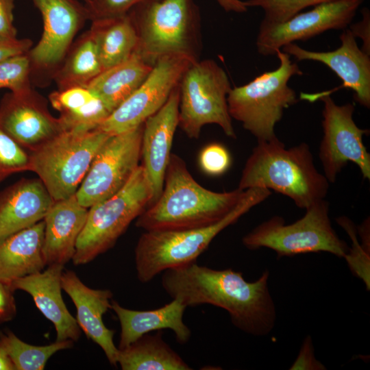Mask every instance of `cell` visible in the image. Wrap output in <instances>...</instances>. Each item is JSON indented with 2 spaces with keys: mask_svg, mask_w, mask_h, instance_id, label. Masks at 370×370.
I'll use <instances>...</instances> for the list:
<instances>
[{
  "mask_svg": "<svg viewBox=\"0 0 370 370\" xmlns=\"http://www.w3.org/2000/svg\"><path fill=\"white\" fill-rule=\"evenodd\" d=\"M32 1L41 14L43 32L29 57L37 66L49 68L64 57L88 13L78 0Z\"/></svg>",
  "mask_w": 370,
  "mask_h": 370,
  "instance_id": "2e32d148",
  "label": "cell"
},
{
  "mask_svg": "<svg viewBox=\"0 0 370 370\" xmlns=\"http://www.w3.org/2000/svg\"><path fill=\"white\" fill-rule=\"evenodd\" d=\"M143 125L109 136L101 145L75 193L80 205L89 208L127 184L140 165Z\"/></svg>",
  "mask_w": 370,
  "mask_h": 370,
  "instance_id": "8fae6325",
  "label": "cell"
},
{
  "mask_svg": "<svg viewBox=\"0 0 370 370\" xmlns=\"http://www.w3.org/2000/svg\"><path fill=\"white\" fill-rule=\"evenodd\" d=\"M55 201L38 179H23L0 193V243L44 219Z\"/></svg>",
  "mask_w": 370,
  "mask_h": 370,
  "instance_id": "44dd1931",
  "label": "cell"
},
{
  "mask_svg": "<svg viewBox=\"0 0 370 370\" xmlns=\"http://www.w3.org/2000/svg\"><path fill=\"white\" fill-rule=\"evenodd\" d=\"M31 61L26 54L11 57L0 63V88L20 93L30 89L29 73Z\"/></svg>",
  "mask_w": 370,
  "mask_h": 370,
  "instance_id": "d6a6232c",
  "label": "cell"
},
{
  "mask_svg": "<svg viewBox=\"0 0 370 370\" xmlns=\"http://www.w3.org/2000/svg\"><path fill=\"white\" fill-rule=\"evenodd\" d=\"M13 292L10 284L0 282V323L10 320L16 314Z\"/></svg>",
  "mask_w": 370,
  "mask_h": 370,
  "instance_id": "ab89813d",
  "label": "cell"
},
{
  "mask_svg": "<svg viewBox=\"0 0 370 370\" xmlns=\"http://www.w3.org/2000/svg\"><path fill=\"white\" fill-rule=\"evenodd\" d=\"M61 284L75 306L79 327L102 349L108 362L116 366L119 348L114 343L115 331L108 328L103 321V314L111 308L112 293L87 286L73 271H63Z\"/></svg>",
  "mask_w": 370,
  "mask_h": 370,
  "instance_id": "d6986e66",
  "label": "cell"
},
{
  "mask_svg": "<svg viewBox=\"0 0 370 370\" xmlns=\"http://www.w3.org/2000/svg\"><path fill=\"white\" fill-rule=\"evenodd\" d=\"M52 106L60 112L64 131L97 128L110 114L101 99L86 86H73L53 92Z\"/></svg>",
  "mask_w": 370,
  "mask_h": 370,
  "instance_id": "484cf974",
  "label": "cell"
},
{
  "mask_svg": "<svg viewBox=\"0 0 370 370\" xmlns=\"http://www.w3.org/2000/svg\"><path fill=\"white\" fill-rule=\"evenodd\" d=\"M150 0H90L85 5L92 20L113 17L128 13L136 5Z\"/></svg>",
  "mask_w": 370,
  "mask_h": 370,
  "instance_id": "d590c367",
  "label": "cell"
},
{
  "mask_svg": "<svg viewBox=\"0 0 370 370\" xmlns=\"http://www.w3.org/2000/svg\"><path fill=\"white\" fill-rule=\"evenodd\" d=\"M243 193L238 188L225 192L205 188L195 180L184 160L171 153L162 191L137 217L136 226L144 231L206 227L223 219Z\"/></svg>",
  "mask_w": 370,
  "mask_h": 370,
  "instance_id": "7a4b0ae2",
  "label": "cell"
},
{
  "mask_svg": "<svg viewBox=\"0 0 370 370\" xmlns=\"http://www.w3.org/2000/svg\"><path fill=\"white\" fill-rule=\"evenodd\" d=\"M275 54L280 61L275 70L232 88L227 97L231 118L241 122L258 142L277 138L275 127L284 109L298 101L295 91L288 83L293 76L301 75L303 72L288 53L280 49Z\"/></svg>",
  "mask_w": 370,
  "mask_h": 370,
  "instance_id": "8992f818",
  "label": "cell"
},
{
  "mask_svg": "<svg viewBox=\"0 0 370 370\" xmlns=\"http://www.w3.org/2000/svg\"><path fill=\"white\" fill-rule=\"evenodd\" d=\"M153 66L135 52L127 60L103 70L86 87L111 113L142 84Z\"/></svg>",
  "mask_w": 370,
  "mask_h": 370,
  "instance_id": "d4e9b609",
  "label": "cell"
},
{
  "mask_svg": "<svg viewBox=\"0 0 370 370\" xmlns=\"http://www.w3.org/2000/svg\"><path fill=\"white\" fill-rule=\"evenodd\" d=\"M129 13L138 38L136 52L147 62L153 66L167 56L199 60L200 14L194 0H150Z\"/></svg>",
  "mask_w": 370,
  "mask_h": 370,
  "instance_id": "5b68a950",
  "label": "cell"
},
{
  "mask_svg": "<svg viewBox=\"0 0 370 370\" xmlns=\"http://www.w3.org/2000/svg\"><path fill=\"white\" fill-rule=\"evenodd\" d=\"M47 267L45 270L19 278L10 285L14 291L21 290L32 296L38 310L53 324L56 341H77L80 328L62 297L64 265L54 264Z\"/></svg>",
  "mask_w": 370,
  "mask_h": 370,
  "instance_id": "ffe728a7",
  "label": "cell"
},
{
  "mask_svg": "<svg viewBox=\"0 0 370 370\" xmlns=\"http://www.w3.org/2000/svg\"><path fill=\"white\" fill-rule=\"evenodd\" d=\"M14 0H0V36L16 37L14 25Z\"/></svg>",
  "mask_w": 370,
  "mask_h": 370,
  "instance_id": "f35d334b",
  "label": "cell"
},
{
  "mask_svg": "<svg viewBox=\"0 0 370 370\" xmlns=\"http://www.w3.org/2000/svg\"><path fill=\"white\" fill-rule=\"evenodd\" d=\"M319 99L323 103V137L319 149L323 175L334 183L343 167L352 162L363 178L370 180V153L362 140L369 130L358 127L354 122V105H337L328 95Z\"/></svg>",
  "mask_w": 370,
  "mask_h": 370,
  "instance_id": "7c38bea8",
  "label": "cell"
},
{
  "mask_svg": "<svg viewBox=\"0 0 370 370\" xmlns=\"http://www.w3.org/2000/svg\"><path fill=\"white\" fill-rule=\"evenodd\" d=\"M90 30L97 45L103 70L127 60L136 51L138 38L129 12L92 20Z\"/></svg>",
  "mask_w": 370,
  "mask_h": 370,
  "instance_id": "4316f807",
  "label": "cell"
},
{
  "mask_svg": "<svg viewBox=\"0 0 370 370\" xmlns=\"http://www.w3.org/2000/svg\"><path fill=\"white\" fill-rule=\"evenodd\" d=\"M32 45L29 39L0 36V63L11 57L29 52Z\"/></svg>",
  "mask_w": 370,
  "mask_h": 370,
  "instance_id": "74e56055",
  "label": "cell"
},
{
  "mask_svg": "<svg viewBox=\"0 0 370 370\" xmlns=\"http://www.w3.org/2000/svg\"><path fill=\"white\" fill-rule=\"evenodd\" d=\"M84 2L85 5L88 4L90 0H82Z\"/></svg>",
  "mask_w": 370,
  "mask_h": 370,
  "instance_id": "ee69618b",
  "label": "cell"
},
{
  "mask_svg": "<svg viewBox=\"0 0 370 370\" xmlns=\"http://www.w3.org/2000/svg\"><path fill=\"white\" fill-rule=\"evenodd\" d=\"M191 63L190 60L176 56L158 59L142 84L97 128L112 136L143 124L166 103Z\"/></svg>",
  "mask_w": 370,
  "mask_h": 370,
  "instance_id": "4fadbf2b",
  "label": "cell"
},
{
  "mask_svg": "<svg viewBox=\"0 0 370 370\" xmlns=\"http://www.w3.org/2000/svg\"><path fill=\"white\" fill-rule=\"evenodd\" d=\"M0 345L12 360L16 370H42L54 354L71 347L73 341H56L49 345L37 346L25 343L8 331L0 334Z\"/></svg>",
  "mask_w": 370,
  "mask_h": 370,
  "instance_id": "f546056e",
  "label": "cell"
},
{
  "mask_svg": "<svg viewBox=\"0 0 370 370\" xmlns=\"http://www.w3.org/2000/svg\"><path fill=\"white\" fill-rule=\"evenodd\" d=\"M330 182L316 168L309 145L301 143L286 148L278 138L259 141L243 169L238 188H264L306 209L325 199Z\"/></svg>",
  "mask_w": 370,
  "mask_h": 370,
  "instance_id": "3957f363",
  "label": "cell"
},
{
  "mask_svg": "<svg viewBox=\"0 0 370 370\" xmlns=\"http://www.w3.org/2000/svg\"><path fill=\"white\" fill-rule=\"evenodd\" d=\"M363 0H337L299 12L282 22L262 20L256 41L262 56L276 53L287 44L306 40L330 29H345Z\"/></svg>",
  "mask_w": 370,
  "mask_h": 370,
  "instance_id": "5bb4252c",
  "label": "cell"
},
{
  "mask_svg": "<svg viewBox=\"0 0 370 370\" xmlns=\"http://www.w3.org/2000/svg\"><path fill=\"white\" fill-rule=\"evenodd\" d=\"M0 370H16L12 360L0 345Z\"/></svg>",
  "mask_w": 370,
  "mask_h": 370,
  "instance_id": "7bdbcfd3",
  "label": "cell"
},
{
  "mask_svg": "<svg viewBox=\"0 0 370 370\" xmlns=\"http://www.w3.org/2000/svg\"><path fill=\"white\" fill-rule=\"evenodd\" d=\"M0 127L31 152L64 131L59 118L49 113L31 89L4 97L0 106Z\"/></svg>",
  "mask_w": 370,
  "mask_h": 370,
  "instance_id": "e0dca14e",
  "label": "cell"
},
{
  "mask_svg": "<svg viewBox=\"0 0 370 370\" xmlns=\"http://www.w3.org/2000/svg\"><path fill=\"white\" fill-rule=\"evenodd\" d=\"M370 14L368 9L365 8L362 11V20L350 25V31L354 37H358L363 41L362 50L370 54L369 42Z\"/></svg>",
  "mask_w": 370,
  "mask_h": 370,
  "instance_id": "60d3db41",
  "label": "cell"
},
{
  "mask_svg": "<svg viewBox=\"0 0 370 370\" xmlns=\"http://www.w3.org/2000/svg\"><path fill=\"white\" fill-rule=\"evenodd\" d=\"M151 199L148 178L140 164L119 192L89 208L77 241L73 264H87L112 248Z\"/></svg>",
  "mask_w": 370,
  "mask_h": 370,
  "instance_id": "52a82bcc",
  "label": "cell"
},
{
  "mask_svg": "<svg viewBox=\"0 0 370 370\" xmlns=\"http://www.w3.org/2000/svg\"><path fill=\"white\" fill-rule=\"evenodd\" d=\"M29 167L30 155L0 127V182Z\"/></svg>",
  "mask_w": 370,
  "mask_h": 370,
  "instance_id": "836d02e7",
  "label": "cell"
},
{
  "mask_svg": "<svg viewBox=\"0 0 370 370\" xmlns=\"http://www.w3.org/2000/svg\"><path fill=\"white\" fill-rule=\"evenodd\" d=\"M45 223L42 220L0 243V282H12L41 271L46 267L42 253Z\"/></svg>",
  "mask_w": 370,
  "mask_h": 370,
  "instance_id": "cb8c5ba5",
  "label": "cell"
},
{
  "mask_svg": "<svg viewBox=\"0 0 370 370\" xmlns=\"http://www.w3.org/2000/svg\"><path fill=\"white\" fill-rule=\"evenodd\" d=\"M290 369H326L325 367L314 356V347L310 336H306L304 339L297 358L291 366Z\"/></svg>",
  "mask_w": 370,
  "mask_h": 370,
  "instance_id": "8d00e7d4",
  "label": "cell"
},
{
  "mask_svg": "<svg viewBox=\"0 0 370 370\" xmlns=\"http://www.w3.org/2000/svg\"><path fill=\"white\" fill-rule=\"evenodd\" d=\"M162 273L164 291L186 308L210 304L224 309L236 328L255 336L269 334L275 326L276 309L267 269L254 282L231 268L214 269L196 261Z\"/></svg>",
  "mask_w": 370,
  "mask_h": 370,
  "instance_id": "6da1fadb",
  "label": "cell"
},
{
  "mask_svg": "<svg viewBox=\"0 0 370 370\" xmlns=\"http://www.w3.org/2000/svg\"><path fill=\"white\" fill-rule=\"evenodd\" d=\"M88 212V208L79 204L75 195L53 203L43 219L42 253L46 266H64L72 260Z\"/></svg>",
  "mask_w": 370,
  "mask_h": 370,
  "instance_id": "7402d4cb",
  "label": "cell"
},
{
  "mask_svg": "<svg viewBox=\"0 0 370 370\" xmlns=\"http://www.w3.org/2000/svg\"><path fill=\"white\" fill-rule=\"evenodd\" d=\"M226 12L243 13L247 10L245 1L241 0H216Z\"/></svg>",
  "mask_w": 370,
  "mask_h": 370,
  "instance_id": "b9f144b4",
  "label": "cell"
},
{
  "mask_svg": "<svg viewBox=\"0 0 370 370\" xmlns=\"http://www.w3.org/2000/svg\"><path fill=\"white\" fill-rule=\"evenodd\" d=\"M160 308L149 310H134L121 306L112 300L111 308L115 312L121 325L119 349H123L143 335L153 331L171 330L176 341L186 343L191 331L184 323L183 316L186 306L176 299Z\"/></svg>",
  "mask_w": 370,
  "mask_h": 370,
  "instance_id": "603a6c76",
  "label": "cell"
},
{
  "mask_svg": "<svg viewBox=\"0 0 370 370\" xmlns=\"http://www.w3.org/2000/svg\"><path fill=\"white\" fill-rule=\"evenodd\" d=\"M103 71L97 45L90 29L73 48L57 80L61 89L86 86Z\"/></svg>",
  "mask_w": 370,
  "mask_h": 370,
  "instance_id": "f1b7e54d",
  "label": "cell"
},
{
  "mask_svg": "<svg viewBox=\"0 0 370 370\" xmlns=\"http://www.w3.org/2000/svg\"><path fill=\"white\" fill-rule=\"evenodd\" d=\"M329 208V203L323 199L305 209L304 217L293 223L286 224L281 217H273L245 235L242 243L251 250L271 249L280 258L319 252L344 258L349 247L333 229Z\"/></svg>",
  "mask_w": 370,
  "mask_h": 370,
  "instance_id": "ba28073f",
  "label": "cell"
},
{
  "mask_svg": "<svg viewBox=\"0 0 370 370\" xmlns=\"http://www.w3.org/2000/svg\"><path fill=\"white\" fill-rule=\"evenodd\" d=\"M336 221L347 232L352 241V247L344 258L352 271L363 280L367 289L369 290V245L359 243L356 226L347 217H338Z\"/></svg>",
  "mask_w": 370,
  "mask_h": 370,
  "instance_id": "4dcf8cb0",
  "label": "cell"
},
{
  "mask_svg": "<svg viewBox=\"0 0 370 370\" xmlns=\"http://www.w3.org/2000/svg\"><path fill=\"white\" fill-rule=\"evenodd\" d=\"M162 330L145 334L119 349L117 364L123 370H190L192 368L162 338Z\"/></svg>",
  "mask_w": 370,
  "mask_h": 370,
  "instance_id": "83f0119b",
  "label": "cell"
},
{
  "mask_svg": "<svg viewBox=\"0 0 370 370\" xmlns=\"http://www.w3.org/2000/svg\"><path fill=\"white\" fill-rule=\"evenodd\" d=\"M337 0H247L245 5L260 8L264 13L262 20L269 22H282L304 8Z\"/></svg>",
  "mask_w": 370,
  "mask_h": 370,
  "instance_id": "1f68e13d",
  "label": "cell"
},
{
  "mask_svg": "<svg viewBox=\"0 0 370 370\" xmlns=\"http://www.w3.org/2000/svg\"><path fill=\"white\" fill-rule=\"evenodd\" d=\"M349 29H343L341 46L332 51H312L301 48L296 43L286 45L282 51L297 61L312 60L328 66L342 80L341 86L332 90L318 93H301L300 99L314 102L323 95H330L342 88L353 90L355 100L361 106L370 108V56L360 49Z\"/></svg>",
  "mask_w": 370,
  "mask_h": 370,
  "instance_id": "9a60e30c",
  "label": "cell"
},
{
  "mask_svg": "<svg viewBox=\"0 0 370 370\" xmlns=\"http://www.w3.org/2000/svg\"><path fill=\"white\" fill-rule=\"evenodd\" d=\"M179 106L178 85L162 108L144 122L141 164L151 188V199L149 206L158 199L163 189L173 140L178 127Z\"/></svg>",
  "mask_w": 370,
  "mask_h": 370,
  "instance_id": "ac0fdd59",
  "label": "cell"
},
{
  "mask_svg": "<svg viewBox=\"0 0 370 370\" xmlns=\"http://www.w3.org/2000/svg\"><path fill=\"white\" fill-rule=\"evenodd\" d=\"M179 88L178 127L188 138H198L208 124H216L227 136L236 138L227 101L232 87L225 71L215 61L191 63Z\"/></svg>",
  "mask_w": 370,
  "mask_h": 370,
  "instance_id": "30bf717a",
  "label": "cell"
},
{
  "mask_svg": "<svg viewBox=\"0 0 370 370\" xmlns=\"http://www.w3.org/2000/svg\"><path fill=\"white\" fill-rule=\"evenodd\" d=\"M271 195V191L264 188L246 189L235 207L223 219L206 227L145 231L134 250L138 280L147 283L167 269L195 262L221 232Z\"/></svg>",
  "mask_w": 370,
  "mask_h": 370,
  "instance_id": "277c9868",
  "label": "cell"
},
{
  "mask_svg": "<svg viewBox=\"0 0 370 370\" xmlns=\"http://www.w3.org/2000/svg\"><path fill=\"white\" fill-rule=\"evenodd\" d=\"M231 156L225 146L218 143L206 145L201 151L199 164L201 170L212 176L225 173L231 165Z\"/></svg>",
  "mask_w": 370,
  "mask_h": 370,
  "instance_id": "e575fe53",
  "label": "cell"
},
{
  "mask_svg": "<svg viewBox=\"0 0 370 370\" xmlns=\"http://www.w3.org/2000/svg\"><path fill=\"white\" fill-rule=\"evenodd\" d=\"M109 135L97 128L63 131L30 153L35 172L53 200L75 195L101 145Z\"/></svg>",
  "mask_w": 370,
  "mask_h": 370,
  "instance_id": "9c48e42d",
  "label": "cell"
}]
</instances>
